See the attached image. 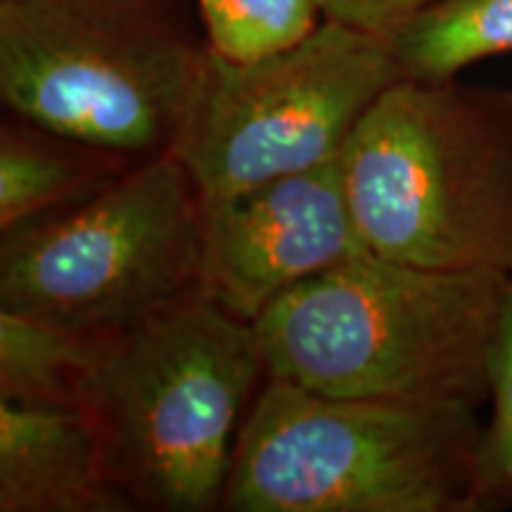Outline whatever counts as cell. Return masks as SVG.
Segmentation results:
<instances>
[{"instance_id":"52a82bcc","label":"cell","mask_w":512,"mask_h":512,"mask_svg":"<svg viewBox=\"0 0 512 512\" xmlns=\"http://www.w3.org/2000/svg\"><path fill=\"white\" fill-rule=\"evenodd\" d=\"M401 79L392 38L325 17L285 53L228 62L209 50L174 155L200 197L337 162L363 114Z\"/></svg>"},{"instance_id":"30bf717a","label":"cell","mask_w":512,"mask_h":512,"mask_svg":"<svg viewBox=\"0 0 512 512\" xmlns=\"http://www.w3.org/2000/svg\"><path fill=\"white\" fill-rule=\"evenodd\" d=\"M138 162L10 114L0 126V233L88 200Z\"/></svg>"},{"instance_id":"5b68a950","label":"cell","mask_w":512,"mask_h":512,"mask_svg":"<svg viewBox=\"0 0 512 512\" xmlns=\"http://www.w3.org/2000/svg\"><path fill=\"white\" fill-rule=\"evenodd\" d=\"M207 57L166 0H0L8 112L133 159L174 150Z\"/></svg>"},{"instance_id":"9c48e42d","label":"cell","mask_w":512,"mask_h":512,"mask_svg":"<svg viewBox=\"0 0 512 512\" xmlns=\"http://www.w3.org/2000/svg\"><path fill=\"white\" fill-rule=\"evenodd\" d=\"M0 512H133L81 408L0 399Z\"/></svg>"},{"instance_id":"9a60e30c","label":"cell","mask_w":512,"mask_h":512,"mask_svg":"<svg viewBox=\"0 0 512 512\" xmlns=\"http://www.w3.org/2000/svg\"><path fill=\"white\" fill-rule=\"evenodd\" d=\"M434 0H320L323 17L392 38Z\"/></svg>"},{"instance_id":"7c38bea8","label":"cell","mask_w":512,"mask_h":512,"mask_svg":"<svg viewBox=\"0 0 512 512\" xmlns=\"http://www.w3.org/2000/svg\"><path fill=\"white\" fill-rule=\"evenodd\" d=\"M403 79L451 81L486 57L512 53V0H434L392 36Z\"/></svg>"},{"instance_id":"5bb4252c","label":"cell","mask_w":512,"mask_h":512,"mask_svg":"<svg viewBox=\"0 0 512 512\" xmlns=\"http://www.w3.org/2000/svg\"><path fill=\"white\" fill-rule=\"evenodd\" d=\"M489 401L494 403V418L484 430V453L498 496L503 498L512 491V271L491 349Z\"/></svg>"},{"instance_id":"3957f363","label":"cell","mask_w":512,"mask_h":512,"mask_svg":"<svg viewBox=\"0 0 512 512\" xmlns=\"http://www.w3.org/2000/svg\"><path fill=\"white\" fill-rule=\"evenodd\" d=\"M266 377L254 323L200 287L107 339L81 411L133 512L221 508Z\"/></svg>"},{"instance_id":"8992f818","label":"cell","mask_w":512,"mask_h":512,"mask_svg":"<svg viewBox=\"0 0 512 512\" xmlns=\"http://www.w3.org/2000/svg\"><path fill=\"white\" fill-rule=\"evenodd\" d=\"M0 235V309L91 335L200 287L202 197L174 152Z\"/></svg>"},{"instance_id":"4fadbf2b","label":"cell","mask_w":512,"mask_h":512,"mask_svg":"<svg viewBox=\"0 0 512 512\" xmlns=\"http://www.w3.org/2000/svg\"><path fill=\"white\" fill-rule=\"evenodd\" d=\"M207 46L228 62L285 53L318 29L320 0H197Z\"/></svg>"},{"instance_id":"ba28073f","label":"cell","mask_w":512,"mask_h":512,"mask_svg":"<svg viewBox=\"0 0 512 512\" xmlns=\"http://www.w3.org/2000/svg\"><path fill=\"white\" fill-rule=\"evenodd\" d=\"M368 252L337 162L202 197L200 290L247 323L283 294Z\"/></svg>"},{"instance_id":"7a4b0ae2","label":"cell","mask_w":512,"mask_h":512,"mask_svg":"<svg viewBox=\"0 0 512 512\" xmlns=\"http://www.w3.org/2000/svg\"><path fill=\"white\" fill-rule=\"evenodd\" d=\"M477 408L342 399L266 377L221 510L472 512L498 501Z\"/></svg>"},{"instance_id":"8fae6325","label":"cell","mask_w":512,"mask_h":512,"mask_svg":"<svg viewBox=\"0 0 512 512\" xmlns=\"http://www.w3.org/2000/svg\"><path fill=\"white\" fill-rule=\"evenodd\" d=\"M110 337L0 309V399L81 408Z\"/></svg>"},{"instance_id":"6da1fadb","label":"cell","mask_w":512,"mask_h":512,"mask_svg":"<svg viewBox=\"0 0 512 512\" xmlns=\"http://www.w3.org/2000/svg\"><path fill=\"white\" fill-rule=\"evenodd\" d=\"M508 273L358 252L254 320L268 377L342 399L489 401Z\"/></svg>"},{"instance_id":"277c9868","label":"cell","mask_w":512,"mask_h":512,"mask_svg":"<svg viewBox=\"0 0 512 512\" xmlns=\"http://www.w3.org/2000/svg\"><path fill=\"white\" fill-rule=\"evenodd\" d=\"M368 252L439 271H512V93L401 79L344 145Z\"/></svg>"}]
</instances>
